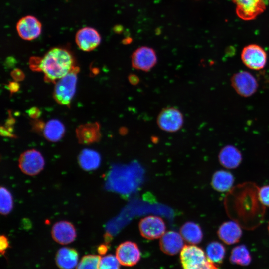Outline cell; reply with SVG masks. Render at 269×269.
<instances>
[{"instance_id": "cb8c5ba5", "label": "cell", "mask_w": 269, "mask_h": 269, "mask_svg": "<svg viewBox=\"0 0 269 269\" xmlns=\"http://www.w3.org/2000/svg\"><path fill=\"white\" fill-rule=\"evenodd\" d=\"M225 255V248L220 243L216 241L209 243L206 248V255L213 263H220Z\"/></svg>"}, {"instance_id": "277c9868", "label": "cell", "mask_w": 269, "mask_h": 269, "mask_svg": "<svg viewBox=\"0 0 269 269\" xmlns=\"http://www.w3.org/2000/svg\"><path fill=\"white\" fill-rule=\"evenodd\" d=\"M159 128L167 132H175L182 127L184 119L181 111L176 108L169 107L163 108L157 118Z\"/></svg>"}, {"instance_id": "8d00e7d4", "label": "cell", "mask_w": 269, "mask_h": 269, "mask_svg": "<svg viewBox=\"0 0 269 269\" xmlns=\"http://www.w3.org/2000/svg\"><path fill=\"white\" fill-rule=\"evenodd\" d=\"M269 1V0H268Z\"/></svg>"}, {"instance_id": "ffe728a7", "label": "cell", "mask_w": 269, "mask_h": 269, "mask_svg": "<svg viewBox=\"0 0 269 269\" xmlns=\"http://www.w3.org/2000/svg\"><path fill=\"white\" fill-rule=\"evenodd\" d=\"M78 161L80 167L83 170L91 171L99 167L101 158L99 153L95 150L84 149L80 153Z\"/></svg>"}, {"instance_id": "ac0fdd59", "label": "cell", "mask_w": 269, "mask_h": 269, "mask_svg": "<svg viewBox=\"0 0 269 269\" xmlns=\"http://www.w3.org/2000/svg\"><path fill=\"white\" fill-rule=\"evenodd\" d=\"M220 163L228 169H235L240 164L242 156L240 151L235 146L228 145L220 150L219 154Z\"/></svg>"}, {"instance_id": "8992f818", "label": "cell", "mask_w": 269, "mask_h": 269, "mask_svg": "<svg viewBox=\"0 0 269 269\" xmlns=\"http://www.w3.org/2000/svg\"><path fill=\"white\" fill-rule=\"evenodd\" d=\"M232 87L240 96L248 97L257 91L258 82L255 77L250 73L241 71L235 73L231 77Z\"/></svg>"}, {"instance_id": "7c38bea8", "label": "cell", "mask_w": 269, "mask_h": 269, "mask_svg": "<svg viewBox=\"0 0 269 269\" xmlns=\"http://www.w3.org/2000/svg\"><path fill=\"white\" fill-rule=\"evenodd\" d=\"M101 37L98 31L91 27H84L78 30L75 35V42L80 49L89 52L100 44Z\"/></svg>"}, {"instance_id": "f546056e", "label": "cell", "mask_w": 269, "mask_h": 269, "mask_svg": "<svg viewBox=\"0 0 269 269\" xmlns=\"http://www.w3.org/2000/svg\"><path fill=\"white\" fill-rule=\"evenodd\" d=\"M9 247V242L7 238L4 235L0 237V251L2 255H4L5 250Z\"/></svg>"}, {"instance_id": "5bb4252c", "label": "cell", "mask_w": 269, "mask_h": 269, "mask_svg": "<svg viewBox=\"0 0 269 269\" xmlns=\"http://www.w3.org/2000/svg\"><path fill=\"white\" fill-rule=\"evenodd\" d=\"M51 235L57 243L66 245L73 242L76 237V231L74 226L67 221H60L52 226Z\"/></svg>"}, {"instance_id": "6da1fadb", "label": "cell", "mask_w": 269, "mask_h": 269, "mask_svg": "<svg viewBox=\"0 0 269 269\" xmlns=\"http://www.w3.org/2000/svg\"><path fill=\"white\" fill-rule=\"evenodd\" d=\"M71 53L66 49L55 47L41 58L38 69L48 82L58 81L67 75L74 67Z\"/></svg>"}, {"instance_id": "2e32d148", "label": "cell", "mask_w": 269, "mask_h": 269, "mask_svg": "<svg viewBox=\"0 0 269 269\" xmlns=\"http://www.w3.org/2000/svg\"><path fill=\"white\" fill-rule=\"evenodd\" d=\"M219 238L225 243L232 245L239 241L242 231L236 223L229 221L222 224L217 231Z\"/></svg>"}, {"instance_id": "1f68e13d", "label": "cell", "mask_w": 269, "mask_h": 269, "mask_svg": "<svg viewBox=\"0 0 269 269\" xmlns=\"http://www.w3.org/2000/svg\"><path fill=\"white\" fill-rule=\"evenodd\" d=\"M108 250L107 245H101L98 248V252L100 255H104Z\"/></svg>"}, {"instance_id": "603a6c76", "label": "cell", "mask_w": 269, "mask_h": 269, "mask_svg": "<svg viewBox=\"0 0 269 269\" xmlns=\"http://www.w3.org/2000/svg\"><path fill=\"white\" fill-rule=\"evenodd\" d=\"M65 133V127L59 120L52 119L45 125L43 130L44 137L49 141L57 142L60 140Z\"/></svg>"}, {"instance_id": "7402d4cb", "label": "cell", "mask_w": 269, "mask_h": 269, "mask_svg": "<svg viewBox=\"0 0 269 269\" xmlns=\"http://www.w3.org/2000/svg\"><path fill=\"white\" fill-rule=\"evenodd\" d=\"M180 233L185 241L193 245L199 243L203 238L201 227L193 222L184 224L180 229Z\"/></svg>"}, {"instance_id": "5b68a950", "label": "cell", "mask_w": 269, "mask_h": 269, "mask_svg": "<svg viewBox=\"0 0 269 269\" xmlns=\"http://www.w3.org/2000/svg\"><path fill=\"white\" fill-rule=\"evenodd\" d=\"M44 159L40 152L35 149H30L23 152L18 159V166L26 175L34 176L39 173L44 168Z\"/></svg>"}, {"instance_id": "d590c367", "label": "cell", "mask_w": 269, "mask_h": 269, "mask_svg": "<svg viewBox=\"0 0 269 269\" xmlns=\"http://www.w3.org/2000/svg\"></svg>"}, {"instance_id": "ba28073f", "label": "cell", "mask_w": 269, "mask_h": 269, "mask_svg": "<svg viewBox=\"0 0 269 269\" xmlns=\"http://www.w3.org/2000/svg\"><path fill=\"white\" fill-rule=\"evenodd\" d=\"M238 16L244 20L256 18L266 8V0H232Z\"/></svg>"}, {"instance_id": "d4e9b609", "label": "cell", "mask_w": 269, "mask_h": 269, "mask_svg": "<svg viewBox=\"0 0 269 269\" xmlns=\"http://www.w3.org/2000/svg\"><path fill=\"white\" fill-rule=\"evenodd\" d=\"M251 259L249 251L243 245L236 246L232 250L230 260L232 263L245 266L250 263Z\"/></svg>"}, {"instance_id": "d6986e66", "label": "cell", "mask_w": 269, "mask_h": 269, "mask_svg": "<svg viewBox=\"0 0 269 269\" xmlns=\"http://www.w3.org/2000/svg\"><path fill=\"white\" fill-rule=\"evenodd\" d=\"M78 254L73 248H60L56 255V263L61 269H73L78 265Z\"/></svg>"}, {"instance_id": "e575fe53", "label": "cell", "mask_w": 269, "mask_h": 269, "mask_svg": "<svg viewBox=\"0 0 269 269\" xmlns=\"http://www.w3.org/2000/svg\"><path fill=\"white\" fill-rule=\"evenodd\" d=\"M268 231H269V222L268 226Z\"/></svg>"}, {"instance_id": "9c48e42d", "label": "cell", "mask_w": 269, "mask_h": 269, "mask_svg": "<svg viewBox=\"0 0 269 269\" xmlns=\"http://www.w3.org/2000/svg\"><path fill=\"white\" fill-rule=\"evenodd\" d=\"M138 227L141 236L149 240L160 238L166 230V225L163 219L154 215L141 219Z\"/></svg>"}, {"instance_id": "4dcf8cb0", "label": "cell", "mask_w": 269, "mask_h": 269, "mask_svg": "<svg viewBox=\"0 0 269 269\" xmlns=\"http://www.w3.org/2000/svg\"><path fill=\"white\" fill-rule=\"evenodd\" d=\"M128 80L131 84L133 85H136L139 82V79L136 75L131 74L128 76Z\"/></svg>"}, {"instance_id": "484cf974", "label": "cell", "mask_w": 269, "mask_h": 269, "mask_svg": "<svg viewBox=\"0 0 269 269\" xmlns=\"http://www.w3.org/2000/svg\"><path fill=\"white\" fill-rule=\"evenodd\" d=\"M0 212L2 215L9 214L13 208L12 196L10 191L5 187L1 186L0 189Z\"/></svg>"}, {"instance_id": "4fadbf2b", "label": "cell", "mask_w": 269, "mask_h": 269, "mask_svg": "<svg viewBox=\"0 0 269 269\" xmlns=\"http://www.w3.org/2000/svg\"><path fill=\"white\" fill-rule=\"evenodd\" d=\"M116 256L121 265L132 266L139 260L140 252L135 243L126 241L118 246L116 251Z\"/></svg>"}, {"instance_id": "52a82bcc", "label": "cell", "mask_w": 269, "mask_h": 269, "mask_svg": "<svg viewBox=\"0 0 269 269\" xmlns=\"http://www.w3.org/2000/svg\"><path fill=\"white\" fill-rule=\"evenodd\" d=\"M241 58L246 66L254 70L264 68L267 59L265 51L257 44H249L244 47L241 52Z\"/></svg>"}, {"instance_id": "3957f363", "label": "cell", "mask_w": 269, "mask_h": 269, "mask_svg": "<svg viewBox=\"0 0 269 269\" xmlns=\"http://www.w3.org/2000/svg\"><path fill=\"white\" fill-rule=\"evenodd\" d=\"M79 70L78 67H74L67 75L57 81L53 96L58 103L64 105L70 103L75 93Z\"/></svg>"}, {"instance_id": "7a4b0ae2", "label": "cell", "mask_w": 269, "mask_h": 269, "mask_svg": "<svg viewBox=\"0 0 269 269\" xmlns=\"http://www.w3.org/2000/svg\"><path fill=\"white\" fill-rule=\"evenodd\" d=\"M180 257L183 269H218L200 248L193 244L184 245Z\"/></svg>"}, {"instance_id": "8fae6325", "label": "cell", "mask_w": 269, "mask_h": 269, "mask_svg": "<svg viewBox=\"0 0 269 269\" xmlns=\"http://www.w3.org/2000/svg\"><path fill=\"white\" fill-rule=\"evenodd\" d=\"M16 29L21 39L30 41L35 39L41 34L42 24L36 17L26 15L18 21Z\"/></svg>"}, {"instance_id": "4316f807", "label": "cell", "mask_w": 269, "mask_h": 269, "mask_svg": "<svg viewBox=\"0 0 269 269\" xmlns=\"http://www.w3.org/2000/svg\"><path fill=\"white\" fill-rule=\"evenodd\" d=\"M101 258L99 255H85L78 264L76 269H99Z\"/></svg>"}, {"instance_id": "44dd1931", "label": "cell", "mask_w": 269, "mask_h": 269, "mask_svg": "<svg viewBox=\"0 0 269 269\" xmlns=\"http://www.w3.org/2000/svg\"><path fill=\"white\" fill-rule=\"evenodd\" d=\"M234 182V177L231 172L220 170L213 174L211 184L216 191L224 192L229 190Z\"/></svg>"}, {"instance_id": "e0dca14e", "label": "cell", "mask_w": 269, "mask_h": 269, "mask_svg": "<svg viewBox=\"0 0 269 269\" xmlns=\"http://www.w3.org/2000/svg\"><path fill=\"white\" fill-rule=\"evenodd\" d=\"M76 135L81 144H90L98 142L101 136L99 124L94 123L81 125L77 129Z\"/></svg>"}, {"instance_id": "836d02e7", "label": "cell", "mask_w": 269, "mask_h": 269, "mask_svg": "<svg viewBox=\"0 0 269 269\" xmlns=\"http://www.w3.org/2000/svg\"><path fill=\"white\" fill-rule=\"evenodd\" d=\"M132 41V39L129 37H127V38L124 39L123 40V43L124 44H129L131 43Z\"/></svg>"}, {"instance_id": "d6a6232c", "label": "cell", "mask_w": 269, "mask_h": 269, "mask_svg": "<svg viewBox=\"0 0 269 269\" xmlns=\"http://www.w3.org/2000/svg\"><path fill=\"white\" fill-rule=\"evenodd\" d=\"M115 29V32L121 33L123 31V27L120 25L116 26Z\"/></svg>"}, {"instance_id": "f1b7e54d", "label": "cell", "mask_w": 269, "mask_h": 269, "mask_svg": "<svg viewBox=\"0 0 269 269\" xmlns=\"http://www.w3.org/2000/svg\"><path fill=\"white\" fill-rule=\"evenodd\" d=\"M258 195L261 203L269 207V185L262 187L259 191Z\"/></svg>"}, {"instance_id": "9a60e30c", "label": "cell", "mask_w": 269, "mask_h": 269, "mask_svg": "<svg viewBox=\"0 0 269 269\" xmlns=\"http://www.w3.org/2000/svg\"><path fill=\"white\" fill-rule=\"evenodd\" d=\"M159 245L164 253L174 255L180 252L184 246V239L180 233L169 231L165 232L161 237Z\"/></svg>"}, {"instance_id": "30bf717a", "label": "cell", "mask_w": 269, "mask_h": 269, "mask_svg": "<svg viewBox=\"0 0 269 269\" xmlns=\"http://www.w3.org/2000/svg\"><path fill=\"white\" fill-rule=\"evenodd\" d=\"M155 51L152 48L141 46L137 48L131 56L132 67L137 70L147 72L156 64Z\"/></svg>"}, {"instance_id": "83f0119b", "label": "cell", "mask_w": 269, "mask_h": 269, "mask_svg": "<svg viewBox=\"0 0 269 269\" xmlns=\"http://www.w3.org/2000/svg\"><path fill=\"white\" fill-rule=\"evenodd\" d=\"M120 265L116 256L108 255L101 258L99 269H120Z\"/></svg>"}]
</instances>
